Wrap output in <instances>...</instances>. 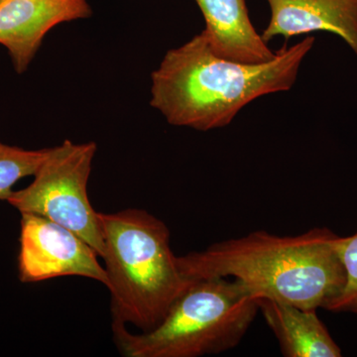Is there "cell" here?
<instances>
[{"instance_id": "6da1fadb", "label": "cell", "mask_w": 357, "mask_h": 357, "mask_svg": "<svg viewBox=\"0 0 357 357\" xmlns=\"http://www.w3.org/2000/svg\"><path fill=\"white\" fill-rule=\"evenodd\" d=\"M314 37L288 48L272 60L243 64L215 55L199 33L166 53L152 73V107L168 123L199 131L225 128L243 107L261 96L288 91L297 81Z\"/></svg>"}, {"instance_id": "7a4b0ae2", "label": "cell", "mask_w": 357, "mask_h": 357, "mask_svg": "<svg viewBox=\"0 0 357 357\" xmlns=\"http://www.w3.org/2000/svg\"><path fill=\"white\" fill-rule=\"evenodd\" d=\"M338 237L328 227L289 236L257 230L177 256V261L187 280L236 279L256 298L318 311L342 293L347 281Z\"/></svg>"}, {"instance_id": "3957f363", "label": "cell", "mask_w": 357, "mask_h": 357, "mask_svg": "<svg viewBox=\"0 0 357 357\" xmlns=\"http://www.w3.org/2000/svg\"><path fill=\"white\" fill-rule=\"evenodd\" d=\"M112 326L153 330L192 281L181 273L170 230L145 210L98 213Z\"/></svg>"}, {"instance_id": "277c9868", "label": "cell", "mask_w": 357, "mask_h": 357, "mask_svg": "<svg viewBox=\"0 0 357 357\" xmlns=\"http://www.w3.org/2000/svg\"><path fill=\"white\" fill-rule=\"evenodd\" d=\"M259 312L257 298L236 279L192 281L153 330L133 333L112 326L126 357H201L234 349Z\"/></svg>"}, {"instance_id": "5b68a950", "label": "cell", "mask_w": 357, "mask_h": 357, "mask_svg": "<svg viewBox=\"0 0 357 357\" xmlns=\"http://www.w3.org/2000/svg\"><path fill=\"white\" fill-rule=\"evenodd\" d=\"M95 142L65 140L48 153L25 189L7 199L20 213H33L67 227L89 244L100 258L105 253L102 225L89 199L88 183Z\"/></svg>"}, {"instance_id": "8992f818", "label": "cell", "mask_w": 357, "mask_h": 357, "mask_svg": "<svg viewBox=\"0 0 357 357\" xmlns=\"http://www.w3.org/2000/svg\"><path fill=\"white\" fill-rule=\"evenodd\" d=\"M18 273L23 283L77 276L109 284L98 253L72 230L49 218L21 213Z\"/></svg>"}, {"instance_id": "52a82bcc", "label": "cell", "mask_w": 357, "mask_h": 357, "mask_svg": "<svg viewBox=\"0 0 357 357\" xmlns=\"http://www.w3.org/2000/svg\"><path fill=\"white\" fill-rule=\"evenodd\" d=\"M91 15L88 0H0V44L22 74L52 28Z\"/></svg>"}, {"instance_id": "ba28073f", "label": "cell", "mask_w": 357, "mask_h": 357, "mask_svg": "<svg viewBox=\"0 0 357 357\" xmlns=\"http://www.w3.org/2000/svg\"><path fill=\"white\" fill-rule=\"evenodd\" d=\"M269 23L261 34L265 43L274 37L317 31L331 32L344 40L357 56V0H266Z\"/></svg>"}, {"instance_id": "9c48e42d", "label": "cell", "mask_w": 357, "mask_h": 357, "mask_svg": "<svg viewBox=\"0 0 357 357\" xmlns=\"http://www.w3.org/2000/svg\"><path fill=\"white\" fill-rule=\"evenodd\" d=\"M204 15L203 31L211 51L218 57L263 64L276 56L256 31L245 0H196Z\"/></svg>"}, {"instance_id": "30bf717a", "label": "cell", "mask_w": 357, "mask_h": 357, "mask_svg": "<svg viewBox=\"0 0 357 357\" xmlns=\"http://www.w3.org/2000/svg\"><path fill=\"white\" fill-rule=\"evenodd\" d=\"M259 312L274 333L285 357H340L342 349L333 340L317 311L286 303L257 298Z\"/></svg>"}, {"instance_id": "8fae6325", "label": "cell", "mask_w": 357, "mask_h": 357, "mask_svg": "<svg viewBox=\"0 0 357 357\" xmlns=\"http://www.w3.org/2000/svg\"><path fill=\"white\" fill-rule=\"evenodd\" d=\"M49 148L25 150L0 142V199L7 201L13 185L21 178L33 176L48 153Z\"/></svg>"}, {"instance_id": "7c38bea8", "label": "cell", "mask_w": 357, "mask_h": 357, "mask_svg": "<svg viewBox=\"0 0 357 357\" xmlns=\"http://www.w3.org/2000/svg\"><path fill=\"white\" fill-rule=\"evenodd\" d=\"M337 249L347 281L342 293L328 303L325 310L357 314V231L351 236L338 237Z\"/></svg>"}]
</instances>
